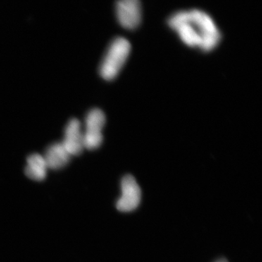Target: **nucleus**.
<instances>
[{"label": "nucleus", "mask_w": 262, "mask_h": 262, "mask_svg": "<svg viewBox=\"0 0 262 262\" xmlns=\"http://www.w3.org/2000/svg\"><path fill=\"white\" fill-rule=\"evenodd\" d=\"M62 144L71 156L80 155L84 149L83 132L80 121L72 119L67 124Z\"/></svg>", "instance_id": "nucleus-6"}, {"label": "nucleus", "mask_w": 262, "mask_h": 262, "mask_svg": "<svg viewBox=\"0 0 262 262\" xmlns=\"http://www.w3.org/2000/svg\"><path fill=\"white\" fill-rule=\"evenodd\" d=\"M215 262H227V261H226L225 259H220V260H218V261H216Z\"/></svg>", "instance_id": "nucleus-9"}, {"label": "nucleus", "mask_w": 262, "mask_h": 262, "mask_svg": "<svg viewBox=\"0 0 262 262\" xmlns=\"http://www.w3.org/2000/svg\"><path fill=\"white\" fill-rule=\"evenodd\" d=\"M141 192L140 187L135 179L126 175L121 181V196L117 202V208L120 211H134L140 204Z\"/></svg>", "instance_id": "nucleus-4"}, {"label": "nucleus", "mask_w": 262, "mask_h": 262, "mask_svg": "<svg viewBox=\"0 0 262 262\" xmlns=\"http://www.w3.org/2000/svg\"><path fill=\"white\" fill-rule=\"evenodd\" d=\"M48 169H61L70 162L71 155L61 142L51 144L44 155Z\"/></svg>", "instance_id": "nucleus-7"}, {"label": "nucleus", "mask_w": 262, "mask_h": 262, "mask_svg": "<svg viewBox=\"0 0 262 262\" xmlns=\"http://www.w3.org/2000/svg\"><path fill=\"white\" fill-rule=\"evenodd\" d=\"M189 11V19L195 25L201 39L200 48L203 51H211L220 42L221 34L209 15L200 10Z\"/></svg>", "instance_id": "nucleus-2"}, {"label": "nucleus", "mask_w": 262, "mask_h": 262, "mask_svg": "<svg viewBox=\"0 0 262 262\" xmlns=\"http://www.w3.org/2000/svg\"><path fill=\"white\" fill-rule=\"evenodd\" d=\"M116 15L122 27L127 29H136L140 24L142 16L140 0H118Z\"/></svg>", "instance_id": "nucleus-5"}, {"label": "nucleus", "mask_w": 262, "mask_h": 262, "mask_svg": "<svg viewBox=\"0 0 262 262\" xmlns=\"http://www.w3.org/2000/svg\"><path fill=\"white\" fill-rule=\"evenodd\" d=\"M130 49V43L125 38L117 37L114 39L100 66V75L104 80H111L116 77L125 63Z\"/></svg>", "instance_id": "nucleus-1"}, {"label": "nucleus", "mask_w": 262, "mask_h": 262, "mask_svg": "<svg viewBox=\"0 0 262 262\" xmlns=\"http://www.w3.org/2000/svg\"><path fill=\"white\" fill-rule=\"evenodd\" d=\"M48 167L44 157L39 154H33L27 159L26 174L32 180L42 181L47 175Z\"/></svg>", "instance_id": "nucleus-8"}, {"label": "nucleus", "mask_w": 262, "mask_h": 262, "mask_svg": "<svg viewBox=\"0 0 262 262\" xmlns=\"http://www.w3.org/2000/svg\"><path fill=\"white\" fill-rule=\"evenodd\" d=\"M105 123L104 114L98 108L91 110L86 116L83 132L84 149H95L103 140L102 128Z\"/></svg>", "instance_id": "nucleus-3"}]
</instances>
